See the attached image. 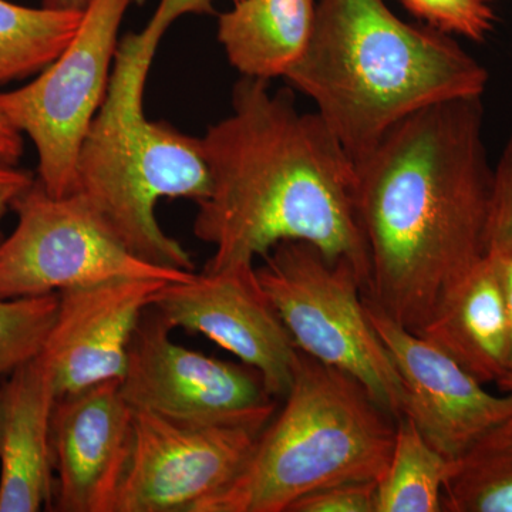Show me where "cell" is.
I'll use <instances>...</instances> for the list:
<instances>
[{"mask_svg": "<svg viewBox=\"0 0 512 512\" xmlns=\"http://www.w3.org/2000/svg\"><path fill=\"white\" fill-rule=\"evenodd\" d=\"M356 210L370 296L420 335L487 255L493 168L481 97L431 104L397 123L356 161Z\"/></svg>", "mask_w": 512, "mask_h": 512, "instance_id": "obj_1", "label": "cell"}, {"mask_svg": "<svg viewBox=\"0 0 512 512\" xmlns=\"http://www.w3.org/2000/svg\"><path fill=\"white\" fill-rule=\"evenodd\" d=\"M210 192L198 201L195 237L214 247L204 269L254 264L286 241L308 242L346 261L370 288V261L356 210L357 170L318 113L289 90L242 77L232 110L200 138Z\"/></svg>", "mask_w": 512, "mask_h": 512, "instance_id": "obj_2", "label": "cell"}, {"mask_svg": "<svg viewBox=\"0 0 512 512\" xmlns=\"http://www.w3.org/2000/svg\"><path fill=\"white\" fill-rule=\"evenodd\" d=\"M285 80L356 163L410 114L483 97L488 70L453 36L404 22L384 0H319L311 40Z\"/></svg>", "mask_w": 512, "mask_h": 512, "instance_id": "obj_3", "label": "cell"}, {"mask_svg": "<svg viewBox=\"0 0 512 512\" xmlns=\"http://www.w3.org/2000/svg\"><path fill=\"white\" fill-rule=\"evenodd\" d=\"M192 13L212 15V0H160L146 28L119 42L109 89L80 147L74 190L131 254L183 272H194V261L160 227L156 207L163 198L204 200L210 171L200 138L148 120L143 101L165 32Z\"/></svg>", "mask_w": 512, "mask_h": 512, "instance_id": "obj_4", "label": "cell"}, {"mask_svg": "<svg viewBox=\"0 0 512 512\" xmlns=\"http://www.w3.org/2000/svg\"><path fill=\"white\" fill-rule=\"evenodd\" d=\"M396 421L355 377L298 350L284 410L237 477L192 512H288L320 488L377 481Z\"/></svg>", "mask_w": 512, "mask_h": 512, "instance_id": "obj_5", "label": "cell"}, {"mask_svg": "<svg viewBox=\"0 0 512 512\" xmlns=\"http://www.w3.org/2000/svg\"><path fill=\"white\" fill-rule=\"evenodd\" d=\"M256 272L296 349L355 377L394 419L403 416L402 380L367 318L365 285L349 262L286 241Z\"/></svg>", "mask_w": 512, "mask_h": 512, "instance_id": "obj_6", "label": "cell"}, {"mask_svg": "<svg viewBox=\"0 0 512 512\" xmlns=\"http://www.w3.org/2000/svg\"><path fill=\"white\" fill-rule=\"evenodd\" d=\"M141 0H89L76 35L32 83L0 93V110L33 141L39 183L50 195L76 190V164L90 124L109 89L119 30Z\"/></svg>", "mask_w": 512, "mask_h": 512, "instance_id": "obj_7", "label": "cell"}, {"mask_svg": "<svg viewBox=\"0 0 512 512\" xmlns=\"http://www.w3.org/2000/svg\"><path fill=\"white\" fill-rule=\"evenodd\" d=\"M18 224L0 241V299L52 295L117 278L190 281L195 272L141 261L77 194L55 197L36 180L13 202Z\"/></svg>", "mask_w": 512, "mask_h": 512, "instance_id": "obj_8", "label": "cell"}, {"mask_svg": "<svg viewBox=\"0 0 512 512\" xmlns=\"http://www.w3.org/2000/svg\"><path fill=\"white\" fill-rule=\"evenodd\" d=\"M173 330L151 306L138 323L120 379L133 410L187 423L271 421L275 397L254 369L178 345Z\"/></svg>", "mask_w": 512, "mask_h": 512, "instance_id": "obj_9", "label": "cell"}, {"mask_svg": "<svg viewBox=\"0 0 512 512\" xmlns=\"http://www.w3.org/2000/svg\"><path fill=\"white\" fill-rule=\"evenodd\" d=\"M268 423H187L134 410L113 512H192L237 477Z\"/></svg>", "mask_w": 512, "mask_h": 512, "instance_id": "obj_10", "label": "cell"}, {"mask_svg": "<svg viewBox=\"0 0 512 512\" xmlns=\"http://www.w3.org/2000/svg\"><path fill=\"white\" fill-rule=\"evenodd\" d=\"M151 308L173 329L200 333L254 369L272 397H285L298 349L259 282L254 264L204 269L168 282Z\"/></svg>", "mask_w": 512, "mask_h": 512, "instance_id": "obj_11", "label": "cell"}, {"mask_svg": "<svg viewBox=\"0 0 512 512\" xmlns=\"http://www.w3.org/2000/svg\"><path fill=\"white\" fill-rule=\"evenodd\" d=\"M367 318L389 352L404 392L403 416L439 453L454 460L512 417V394L487 392L467 370L363 295Z\"/></svg>", "mask_w": 512, "mask_h": 512, "instance_id": "obj_12", "label": "cell"}, {"mask_svg": "<svg viewBox=\"0 0 512 512\" xmlns=\"http://www.w3.org/2000/svg\"><path fill=\"white\" fill-rule=\"evenodd\" d=\"M134 410L120 380L59 397L53 412V510L113 512L133 444Z\"/></svg>", "mask_w": 512, "mask_h": 512, "instance_id": "obj_13", "label": "cell"}, {"mask_svg": "<svg viewBox=\"0 0 512 512\" xmlns=\"http://www.w3.org/2000/svg\"><path fill=\"white\" fill-rule=\"evenodd\" d=\"M165 284L157 278H117L59 292L43 348L57 397L123 377L138 323Z\"/></svg>", "mask_w": 512, "mask_h": 512, "instance_id": "obj_14", "label": "cell"}, {"mask_svg": "<svg viewBox=\"0 0 512 512\" xmlns=\"http://www.w3.org/2000/svg\"><path fill=\"white\" fill-rule=\"evenodd\" d=\"M57 399L52 366L43 350L13 370L0 389V512L53 507Z\"/></svg>", "mask_w": 512, "mask_h": 512, "instance_id": "obj_15", "label": "cell"}, {"mask_svg": "<svg viewBox=\"0 0 512 512\" xmlns=\"http://www.w3.org/2000/svg\"><path fill=\"white\" fill-rule=\"evenodd\" d=\"M420 336L480 383H498L510 373V326L500 276L490 255L448 292Z\"/></svg>", "mask_w": 512, "mask_h": 512, "instance_id": "obj_16", "label": "cell"}, {"mask_svg": "<svg viewBox=\"0 0 512 512\" xmlns=\"http://www.w3.org/2000/svg\"><path fill=\"white\" fill-rule=\"evenodd\" d=\"M316 0H237L218 16L217 37L242 77H286L315 28Z\"/></svg>", "mask_w": 512, "mask_h": 512, "instance_id": "obj_17", "label": "cell"}, {"mask_svg": "<svg viewBox=\"0 0 512 512\" xmlns=\"http://www.w3.org/2000/svg\"><path fill=\"white\" fill-rule=\"evenodd\" d=\"M451 461L430 446L409 417H399L392 456L376 484V512H443Z\"/></svg>", "mask_w": 512, "mask_h": 512, "instance_id": "obj_18", "label": "cell"}, {"mask_svg": "<svg viewBox=\"0 0 512 512\" xmlns=\"http://www.w3.org/2000/svg\"><path fill=\"white\" fill-rule=\"evenodd\" d=\"M443 512H512V417L451 461Z\"/></svg>", "mask_w": 512, "mask_h": 512, "instance_id": "obj_19", "label": "cell"}, {"mask_svg": "<svg viewBox=\"0 0 512 512\" xmlns=\"http://www.w3.org/2000/svg\"><path fill=\"white\" fill-rule=\"evenodd\" d=\"M83 10L28 8L0 0V86L45 70L69 45Z\"/></svg>", "mask_w": 512, "mask_h": 512, "instance_id": "obj_20", "label": "cell"}, {"mask_svg": "<svg viewBox=\"0 0 512 512\" xmlns=\"http://www.w3.org/2000/svg\"><path fill=\"white\" fill-rule=\"evenodd\" d=\"M59 293L0 299V376L10 375L45 348L55 323Z\"/></svg>", "mask_w": 512, "mask_h": 512, "instance_id": "obj_21", "label": "cell"}, {"mask_svg": "<svg viewBox=\"0 0 512 512\" xmlns=\"http://www.w3.org/2000/svg\"><path fill=\"white\" fill-rule=\"evenodd\" d=\"M407 10L431 28L483 42L494 28L491 0H402Z\"/></svg>", "mask_w": 512, "mask_h": 512, "instance_id": "obj_22", "label": "cell"}, {"mask_svg": "<svg viewBox=\"0 0 512 512\" xmlns=\"http://www.w3.org/2000/svg\"><path fill=\"white\" fill-rule=\"evenodd\" d=\"M485 238L487 254L512 255V133L493 170Z\"/></svg>", "mask_w": 512, "mask_h": 512, "instance_id": "obj_23", "label": "cell"}, {"mask_svg": "<svg viewBox=\"0 0 512 512\" xmlns=\"http://www.w3.org/2000/svg\"><path fill=\"white\" fill-rule=\"evenodd\" d=\"M377 481L343 483L306 494L288 512H376Z\"/></svg>", "mask_w": 512, "mask_h": 512, "instance_id": "obj_24", "label": "cell"}, {"mask_svg": "<svg viewBox=\"0 0 512 512\" xmlns=\"http://www.w3.org/2000/svg\"><path fill=\"white\" fill-rule=\"evenodd\" d=\"M36 178L29 171L20 170L18 165L0 161V222L13 202L35 183Z\"/></svg>", "mask_w": 512, "mask_h": 512, "instance_id": "obj_25", "label": "cell"}, {"mask_svg": "<svg viewBox=\"0 0 512 512\" xmlns=\"http://www.w3.org/2000/svg\"><path fill=\"white\" fill-rule=\"evenodd\" d=\"M23 156V134L0 110V161L18 165Z\"/></svg>", "mask_w": 512, "mask_h": 512, "instance_id": "obj_26", "label": "cell"}, {"mask_svg": "<svg viewBox=\"0 0 512 512\" xmlns=\"http://www.w3.org/2000/svg\"><path fill=\"white\" fill-rule=\"evenodd\" d=\"M487 255H490L491 258L494 259L495 266H497L498 276H500L501 288H503L505 309H507L508 326H510L511 340V366L510 373H508V375H512V255Z\"/></svg>", "mask_w": 512, "mask_h": 512, "instance_id": "obj_27", "label": "cell"}, {"mask_svg": "<svg viewBox=\"0 0 512 512\" xmlns=\"http://www.w3.org/2000/svg\"><path fill=\"white\" fill-rule=\"evenodd\" d=\"M89 0H43L45 8L62 10H79L82 12L86 8Z\"/></svg>", "mask_w": 512, "mask_h": 512, "instance_id": "obj_28", "label": "cell"}, {"mask_svg": "<svg viewBox=\"0 0 512 512\" xmlns=\"http://www.w3.org/2000/svg\"><path fill=\"white\" fill-rule=\"evenodd\" d=\"M497 384L503 392L512 394V375L505 376Z\"/></svg>", "mask_w": 512, "mask_h": 512, "instance_id": "obj_29", "label": "cell"}, {"mask_svg": "<svg viewBox=\"0 0 512 512\" xmlns=\"http://www.w3.org/2000/svg\"><path fill=\"white\" fill-rule=\"evenodd\" d=\"M234 2H237V0H234Z\"/></svg>", "mask_w": 512, "mask_h": 512, "instance_id": "obj_30", "label": "cell"}]
</instances>
